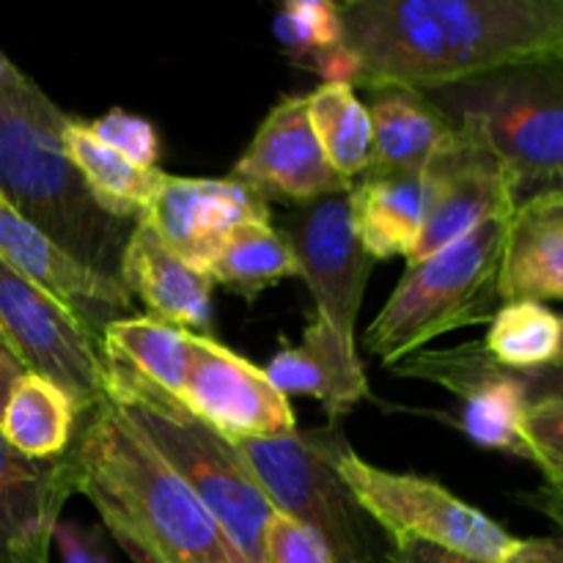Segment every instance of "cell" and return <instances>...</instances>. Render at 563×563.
<instances>
[{
	"label": "cell",
	"instance_id": "17",
	"mask_svg": "<svg viewBox=\"0 0 563 563\" xmlns=\"http://www.w3.org/2000/svg\"><path fill=\"white\" fill-rule=\"evenodd\" d=\"M0 262L49 291L99 335L108 324L132 317L135 300L121 286V280L93 273L66 256L3 196H0Z\"/></svg>",
	"mask_w": 563,
	"mask_h": 563
},
{
	"label": "cell",
	"instance_id": "14",
	"mask_svg": "<svg viewBox=\"0 0 563 563\" xmlns=\"http://www.w3.org/2000/svg\"><path fill=\"white\" fill-rule=\"evenodd\" d=\"M231 179L256 187L267 201L284 198L297 207L352 187L330 168L308 119L306 97H284L269 110L251 146L236 159Z\"/></svg>",
	"mask_w": 563,
	"mask_h": 563
},
{
	"label": "cell",
	"instance_id": "8",
	"mask_svg": "<svg viewBox=\"0 0 563 563\" xmlns=\"http://www.w3.org/2000/svg\"><path fill=\"white\" fill-rule=\"evenodd\" d=\"M335 471L357 504L394 537L440 544L484 563H504L517 539L476 506L465 504L432 478L390 473L341 445Z\"/></svg>",
	"mask_w": 563,
	"mask_h": 563
},
{
	"label": "cell",
	"instance_id": "1",
	"mask_svg": "<svg viewBox=\"0 0 563 563\" xmlns=\"http://www.w3.org/2000/svg\"><path fill=\"white\" fill-rule=\"evenodd\" d=\"M346 82L432 93L563 58V0H346Z\"/></svg>",
	"mask_w": 563,
	"mask_h": 563
},
{
	"label": "cell",
	"instance_id": "36",
	"mask_svg": "<svg viewBox=\"0 0 563 563\" xmlns=\"http://www.w3.org/2000/svg\"><path fill=\"white\" fill-rule=\"evenodd\" d=\"M522 388H526L528 405L544 399L563 401V361L550 363V366L533 368V372H520Z\"/></svg>",
	"mask_w": 563,
	"mask_h": 563
},
{
	"label": "cell",
	"instance_id": "22",
	"mask_svg": "<svg viewBox=\"0 0 563 563\" xmlns=\"http://www.w3.org/2000/svg\"><path fill=\"white\" fill-rule=\"evenodd\" d=\"M350 209L357 240L374 262L410 258L427 225V179L368 170L350 187Z\"/></svg>",
	"mask_w": 563,
	"mask_h": 563
},
{
	"label": "cell",
	"instance_id": "9",
	"mask_svg": "<svg viewBox=\"0 0 563 563\" xmlns=\"http://www.w3.org/2000/svg\"><path fill=\"white\" fill-rule=\"evenodd\" d=\"M0 341L38 377L53 379L82 412L104 399L102 335L49 291L0 262Z\"/></svg>",
	"mask_w": 563,
	"mask_h": 563
},
{
	"label": "cell",
	"instance_id": "13",
	"mask_svg": "<svg viewBox=\"0 0 563 563\" xmlns=\"http://www.w3.org/2000/svg\"><path fill=\"white\" fill-rule=\"evenodd\" d=\"M179 401L231 443L297 432L289 396L275 388L267 372L207 333H192L190 366Z\"/></svg>",
	"mask_w": 563,
	"mask_h": 563
},
{
	"label": "cell",
	"instance_id": "35",
	"mask_svg": "<svg viewBox=\"0 0 563 563\" xmlns=\"http://www.w3.org/2000/svg\"><path fill=\"white\" fill-rule=\"evenodd\" d=\"M394 537V533H390ZM394 563H484L471 555L454 553L440 544L423 542L412 537H394Z\"/></svg>",
	"mask_w": 563,
	"mask_h": 563
},
{
	"label": "cell",
	"instance_id": "31",
	"mask_svg": "<svg viewBox=\"0 0 563 563\" xmlns=\"http://www.w3.org/2000/svg\"><path fill=\"white\" fill-rule=\"evenodd\" d=\"M522 434L528 456L544 473V484L563 489V401L544 399L528 405Z\"/></svg>",
	"mask_w": 563,
	"mask_h": 563
},
{
	"label": "cell",
	"instance_id": "12",
	"mask_svg": "<svg viewBox=\"0 0 563 563\" xmlns=\"http://www.w3.org/2000/svg\"><path fill=\"white\" fill-rule=\"evenodd\" d=\"M423 179L429 190L427 225L407 264L443 251L487 220L511 218L520 201L506 165L476 132L462 124H454Z\"/></svg>",
	"mask_w": 563,
	"mask_h": 563
},
{
	"label": "cell",
	"instance_id": "33",
	"mask_svg": "<svg viewBox=\"0 0 563 563\" xmlns=\"http://www.w3.org/2000/svg\"><path fill=\"white\" fill-rule=\"evenodd\" d=\"M262 563H333L319 533L291 515L275 511L264 533Z\"/></svg>",
	"mask_w": 563,
	"mask_h": 563
},
{
	"label": "cell",
	"instance_id": "25",
	"mask_svg": "<svg viewBox=\"0 0 563 563\" xmlns=\"http://www.w3.org/2000/svg\"><path fill=\"white\" fill-rule=\"evenodd\" d=\"M306 104L330 168L346 181L366 176L374 163V130L368 104L357 99L355 88L350 82H322L308 93Z\"/></svg>",
	"mask_w": 563,
	"mask_h": 563
},
{
	"label": "cell",
	"instance_id": "34",
	"mask_svg": "<svg viewBox=\"0 0 563 563\" xmlns=\"http://www.w3.org/2000/svg\"><path fill=\"white\" fill-rule=\"evenodd\" d=\"M53 544H58L64 563H110L102 528H80L77 522H58Z\"/></svg>",
	"mask_w": 563,
	"mask_h": 563
},
{
	"label": "cell",
	"instance_id": "38",
	"mask_svg": "<svg viewBox=\"0 0 563 563\" xmlns=\"http://www.w3.org/2000/svg\"><path fill=\"white\" fill-rule=\"evenodd\" d=\"M517 498H520L528 509H533V511H539L542 517H548V520L553 522V526H559L563 533V489L550 487V484H542V487L533 489V493H522V495H517Z\"/></svg>",
	"mask_w": 563,
	"mask_h": 563
},
{
	"label": "cell",
	"instance_id": "3",
	"mask_svg": "<svg viewBox=\"0 0 563 563\" xmlns=\"http://www.w3.org/2000/svg\"><path fill=\"white\" fill-rule=\"evenodd\" d=\"M108 357V355H104ZM104 399L152 443L170 471L196 493L247 563H262L273 500L242 460L240 449L192 416L176 396L108 357Z\"/></svg>",
	"mask_w": 563,
	"mask_h": 563
},
{
	"label": "cell",
	"instance_id": "26",
	"mask_svg": "<svg viewBox=\"0 0 563 563\" xmlns=\"http://www.w3.org/2000/svg\"><path fill=\"white\" fill-rule=\"evenodd\" d=\"M102 350L179 399L190 366L192 333L152 317H126L102 330Z\"/></svg>",
	"mask_w": 563,
	"mask_h": 563
},
{
	"label": "cell",
	"instance_id": "16",
	"mask_svg": "<svg viewBox=\"0 0 563 563\" xmlns=\"http://www.w3.org/2000/svg\"><path fill=\"white\" fill-rule=\"evenodd\" d=\"M71 495H77L71 445L53 460H33L0 434V563H49L60 509Z\"/></svg>",
	"mask_w": 563,
	"mask_h": 563
},
{
	"label": "cell",
	"instance_id": "24",
	"mask_svg": "<svg viewBox=\"0 0 563 563\" xmlns=\"http://www.w3.org/2000/svg\"><path fill=\"white\" fill-rule=\"evenodd\" d=\"M82 410L64 388L38 374H22L0 416V434L20 454L53 460L69 451Z\"/></svg>",
	"mask_w": 563,
	"mask_h": 563
},
{
	"label": "cell",
	"instance_id": "18",
	"mask_svg": "<svg viewBox=\"0 0 563 563\" xmlns=\"http://www.w3.org/2000/svg\"><path fill=\"white\" fill-rule=\"evenodd\" d=\"M119 280L132 300H141L146 317L201 335L212 319V280L187 264L146 218L135 220L121 258Z\"/></svg>",
	"mask_w": 563,
	"mask_h": 563
},
{
	"label": "cell",
	"instance_id": "11",
	"mask_svg": "<svg viewBox=\"0 0 563 563\" xmlns=\"http://www.w3.org/2000/svg\"><path fill=\"white\" fill-rule=\"evenodd\" d=\"M390 374L423 379L460 396L462 410L456 416V427L473 443L531 462L522 434L528 396L520 372L495 363L484 341H467L451 350H421L390 366Z\"/></svg>",
	"mask_w": 563,
	"mask_h": 563
},
{
	"label": "cell",
	"instance_id": "32",
	"mask_svg": "<svg viewBox=\"0 0 563 563\" xmlns=\"http://www.w3.org/2000/svg\"><path fill=\"white\" fill-rule=\"evenodd\" d=\"M88 130H91L104 146L115 148V152L124 154L132 163L143 165V168H157L159 137L152 121L126 113V110L121 108H113L104 115H99L97 121H91Z\"/></svg>",
	"mask_w": 563,
	"mask_h": 563
},
{
	"label": "cell",
	"instance_id": "7",
	"mask_svg": "<svg viewBox=\"0 0 563 563\" xmlns=\"http://www.w3.org/2000/svg\"><path fill=\"white\" fill-rule=\"evenodd\" d=\"M346 434L341 427L234 443L275 511L319 533L333 563H394V537L357 504L335 471Z\"/></svg>",
	"mask_w": 563,
	"mask_h": 563
},
{
	"label": "cell",
	"instance_id": "5",
	"mask_svg": "<svg viewBox=\"0 0 563 563\" xmlns=\"http://www.w3.org/2000/svg\"><path fill=\"white\" fill-rule=\"evenodd\" d=\"M427 97L493 148L520 201L563 192V58L509 66Z\"/></svg>",
	"mask_w": 563,
	"mask_h": 563
},
{
	"label": "cell",
	"instance_id": "40",
	"mask_svg": "<svg viewBox=\"0 0 563 563\" xmlns=\"http://www.w3.org/2000/svg\"><path fill=\"white\" fill-rule=\"evenodd\" d=\"M559 361H563V317H561V355H559Z\"/></svg>",
	"mask_w": 563,
	"mask_h": 563
},
{
	"label": "cell",
	"instance_id": "2",
	"mask_svg": "<svg viewBox=\"0 0 563 563\" xmlns=\"http://www.w3.org/2000/svg\"><path fill=\"white\" fill-rule=\"evenodd\" d=\"M77 495L135 563H247L207 506L110 399L75 434Z\"/></svg>",
	"mask_w": 563,
	"mask_h": 563
},
{
	"label": "cell",
	"instance_id": "15",
	"mask_svg": "<svg viewBox=\"0 0 563 563\" xmlns=\"http://www.w3.org/2000/svg\"><path fill=\"white\" fill-rule=\"evenodd\" d=\"M170 251L207 273L223 242L245 223H269V201L240 179L168 176L143 214Z\"/></svg>",
	"mask_w": 563,
	"mask_h": 563
},
{
	"label": "cell",
	"instance_id": "37",
	"mask_svg": "<svg viewBox=\"0 0 563 563\" xmlns=\"http://www.w3.org/2000/svg\"><path fill=\"white\" fill-rule=\"evenodd\" d=\"M504 563H563V533L559 537L517 539Z\"/></svg>",
	"mask_w": 563,
	"mask_h": 563
},
{
	"label": "cell",
	"instance_id": "28",
	"mask_svg": "<svg viewBox=\"0 0 563 563\" xmlns=\"http://www.w3.org/2000/svg\"><path fill=\"white\" fill-rule=\"evenodd\" d=\"M484 346L495 363L511 372L550 366L561 355V317L544 302H504L489 319Z\"/></svg>",
	"mask_w": 563,
	"mask_h": 563
},
{
	"label": "cell",
	"instance_id": "6",
	"mask_svg": "<svg viewBox=\"0 0 563 563\" xmlns=\"http://www.w3.org/2000/svg\"><path fill=\"white\" fill-rule=\"evenodd\" d=\"M0 196L82 267L119 280L130 220L99 207L60 143L0 115Z\"/></svg>",
	"mask_w": 563,
	"mask_h": 563
},
{
	"label": "cell",
	"instance_id": "27",
	"mask_svg": "<svg viewBox=\"0 0 563 563\" xmlns=\"http://www.w3.org/2000/svg\"><path fill=\"white\" fill-rule=\"evenodd\" d=\"M212 286L234 291L245 300H256L286 278H295L297 258L289 240L273 223H245L223 242L218 256L207 267Z\"/></svg>",
	"mask_w": 563,
	"mask_h": 563
},
{
	"label": "cell",
	"instance_id": "30",
	"mask_svg": "<svg viewBox=\"0 0 563 563\" xmlns=\"http://www.w3.org/2000/svg\"><path fill=\"white\" fill-rule=\"evenodd\" d=\"M0 115L25 121L33 130L55 137L60 143V135L69 126L71 115H66L31 77L22 69H16L3 53H0Z\"/></svg>",
	"mask_w": 563,
	"mask_h": 563
},
{
	"label": "cell",
	"instance_id": "29",
	"mask_svg": "<svg viewBox=\"0 0 563 563\" xmlns=\"http://www.w3.org/2000/svg\"><path fill=\"white\" fill-rule=\"evenodd\" d=\"M275 36L300 64L311 69L319 58L341 47L339 3L330 0H289L275 16Z\"/></svg>",
	"mask_w": 563,
	"mask_h": 563
},
{
	"label": "cell",
	"instance_id": "23",
	"mask_svg": "<svg viewBox=\"0 0 563 563\" xmlns=\"http://www.w3.org/2000/svg\"><path fill=\"white\" fill-rule=\"evenodd\" d=\"M60 148L77 168V174L82 176L99 207L113 218L130 220V223L148 212L168 179V174H163L159 168H143L115 148L104 146L88 130V124L77 119H71L60 135Z\"/></svg>",
	"mask_w": 563,
	"mask_h": 563
},
{
	"label": "cell",
	"instance_id": "4",
	"mask_svg": "<svg viewBox=\"0 0 563 563\" xmlns=\"http://www.w3.org/2000/svg\"><path fill=\"white\" fill-rule=\"evenodd\" d=\"M506 231L509 218L487 220L443 251L407 264L394 295L368 324L363 339L368 355L390 368L440 335L489 324L504 306L498 280Z\"/></svg>",
	"mask_w": 563,
	"mask_h": 563
},
{
	"label": "cell",
	"instance_id": "39",
	"mask_svg": "<svg viewBox=\"0 0 563 563\" xmlns=\"http://www.w3.org/2000/svg\"><path fill=\"white\" fill-rule=\"evenodd\" d=\"M22 374H27V368L22 366L20 357L0 341V416H3V407L5 401H9L11 388H14L16 379H20Z\"/></svg>",
	"mask_w": 563,
	"mask_h": 563
},
{
	"label": "cell",
	"instance_id": "19",
	"mask_svg": "<svg viewBox=\"0 0 563 563\" xmlns=\"http://www.w3.org/2000/svg\"><path fill=\"white\" fill-rule=\"evenodd\" d=\"M264 372L284 396L317 399L333 427H341V421L368 396L366 368L355 344H346L322 317L308 322L297 346L284 341Z\"/></svg>",
	"mask_w": 563,
	"mask_h": 563
},
{
	"label": "cell",
	"instance_id": "20",
	"mask_svg": "<svg viewBox=\"0 0 563 563\" xmlns=\"http://www.w3.org/2000/svg\"><path fill=\"white\" fill-rule=\"evenodd\" d=\"M500 302L563 300V192L517 203L500 262Z\"/></svg>",
	"mask_w": 563,
	"mask_h": 563
},
{
	"label": "cell",
	"instance_id": "21",
	"mask_svg": "<svg viewBox=\"0 0 563 563\" xmlns=\"http://www.w3.org/2000/svg\"><path fill=\"white\" fill-rule=\"evenodd\" d=\"M374 130L372 174L423 176L454 132V121L421 91L385 88L368 104Z\"/></svg>",
	"mask_w": 563,
	"mask_h": 563
},
{
	"label": "cell",
	"instance_id": "10",
	"mask_svg": "<svg viewBox=\"0 0 563 563\" xmlns=\"http://www.w3.org/2000/svg\"><path fill=\"white\" fill-rule=\"evenodd\" d=\"M297 258V273L317 300L322 317L346 344H355V324L374 258L355 234L350 190L291 209L280 223Z\"/></svg>",
	"mask_w": 563,
	"mask_h": 563
}]
</instances>
